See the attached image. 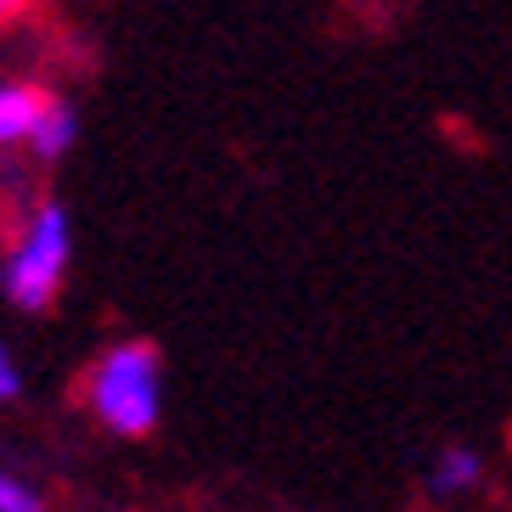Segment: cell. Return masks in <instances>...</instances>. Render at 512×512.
I'll return each instance as SVG.
<instances>
[{
    "mask_svg": "<svg viewBox=\"0 0 512 512\" xmlns=\"http://www.w3.org/2000/svg\"><path fill=\"white\" fill-rule=\"evenodd\" d=\"M17 6H29V0H0V12H17Z\"/></svg>",
    "mask_w": 512,
    "mask_h": 512,
    "instance_id": "8",
    "label": "cell"
},
{
    "mask_svg": "<svg viewBox=\"0 0 512 512\" xmlns=\"http://www.w3.org/2000/svg\"><path fill=\"white\" fill-rule=\"evenodd\" d=\"M74 141H79L74 107H68V102H51V107H46V119L34 124L29 147H34V158H40V164H57V158H68V147H74Z\"/></svg>",
    "mask_w": 512,
    "mask_h": 512,
    "instance_id": "4",
    "label": "cell"
},
{
    "mask_svg": "<svg viewBox=\"0 0 512 512\" xmlns=\"http://www.w3.org/2000/svg\"><path fill=\"white\" fill-rule=\"evenodd\" d=\"M51 96L34 91V85H0V147H12V141H29L34 124L46 119Z\"/></svg>",
    "mask_w": 512,
    "mask_h": 512,
    "instance_id": "3",
    "label": "cell"
},
{
    "mask_svg": "<svg viewBox=\"0 0 512 512\" xmlns=\"http://www.w3.org/2000/svg\"><path fill=\"white\" fill-rule=\"evenodd\" d=\"M473 484H479V456L462 451V445H451L434 462V473H428V490L434 496H456V490H473Z\"/></svg>",
    "mask_w": 512,
    "mask_h": 512,
    "instance_id": "5",
    "label": "cell"
},
{
    "mask_svg": "<svg viewBox=\"0 0 512 512\" xmlns=\"http://www.w3.org/2000/svg\"><path fill=\"white\" fill-rule=\"evenodd\" d=\"M17 389H23V377H17L12 355H6V349H0V400H12Z\"/></svg>",
    "mask_w": 512,
    "mask_h": 512,
    "instance_id": "7",
    "label": "cell"
},
{
    "mask_svg": "<svg viewBox=\"0 0 512 512\" xmlns=\"http://www.w3.org/2000/svg\"><path fill=\"white\" fill-rule=\"evenodd\" d=\"M68 254H74L68 209H62V203H40L34 220L23 226V237H17V248L6 254L0 293H6L17 310H51L62 276H68Z\"/></svg>",
    "mask_w": 512,
    "mask_h": 512,
    "instance_id": "2",
    "label": "cell"
},
{
    "mask_svg": "<svg viewBox=\"0 0 512 512\" xmlns=\"http://www.w3.org/2000/svg\"><path fill=\"white\" fill-rule=\"evenodd\" d=\"M85 400H91L96 422L107 434H124V439L152 434L158 411H164V361H158V349L147 338L113 344L85 377Z\"/></svg>",
    "mask_w": 512,
    "mask_h": 512,
    "instance_id": "1",
    "label": "cell"
},
{
    "mask_svg": "<svg viewBox=\"0 0 512 512\" xmlns=\"http://www.w3.org/2000/svg\"><path fill=\"white\" fill-rule=\"evenodd\" d=\"M0 512H46V501L34 496L17 473H6V467H0Z\"/></svg>",
    "mask_w": 512,
    "mask_h": 512,
    "instance_id": "6",
    "label": "cell"
}]
</instances>
